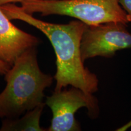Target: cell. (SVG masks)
I'll use <instances>...</instances> for the list:
<instances>
[{"instance_id":"obj_2","label":"cell","mask_w":131,"mask_h":131,"mask_svg":"<svg viewBox=\"0 0 131 131\" xmlns=\"http://www.w3.org/2000/svg\"><path fill=\"white\" fill-rule=\"evenodd\" d=\"M35 47L19 55L5 75L7 84L0 94L1 118H15L44 103V91L53 77L41 70Z\"/></svg>"},{"instance_id":"obj_4","label":"cell","mask_w":131,"mask_h":131,"mask_svg":"<svg viewBox=\"0 0 131 131\" xmlns=\"http://www.w3.org/2000/svg\"><path fill=\"white\" fill-rule=\"evenodd\" d=\"M45 103L52 112L51 124L46 129L49 131L81 130L75 114L81 107L88 109L92 119H95L99 114L97 99L73 86L69 89L55 91L52 95L47 96Z\"/></svg>"},{"instance_id":"obj_9","label":"cell","mask_w":131,"mask_h":131,"mask_svg":"<svg viewBox=\"0 0 131 131\" xmlns=\"http://www.w3.org/2000/svg\"><path fill=\"white\" fill-rule=\"evenodd\" d=\"M10 66L6 62L0 60V75H5L10 68Z\"/></svg>"},{"instance_id":"obj_1","label":"cell","mask_w":131,"mask_h":131,"mask_svg":"<svg viewBox=\"0 0 131 131\" xmlns=\"http://www.w3.org/2000/svg\"><path fill=\"white\" fill-rule=\"evenodd\" d=\"M0 8L9 19H18L34 26L51 42L57 58V72L53 77L55 91L69 85L88 94L98 91L97 76L84 66L81 58V41L87 24L79 20L66 24L47 23L35 18L14 4L3 5Z\"/></svg>"},{"instance_id":"obj_6","label":"cell","mask_w":131,"mask_h":131,"mask_svg":"<svg viewBox=\"0 0 131 131\" xmlns=\"http://www.w3.org/2000/svg\"><path fill=\"white\" fill-rule=\"evenodd\" d=\"M40 41L37 37L16 27L0 8V60L12 66L19 55Z\"/></svg>"},{"instance_id":"obj_8","label":"cell","mask_w":131,"mask_h":131,"mask_svg":"<svg viewBox=\"0 0 131 131\" xmlns=\"http://www.w3.org/2000/svg\"><path fill=\"white\" fill-rule=\"evenodd\" d=\"M118 1L123 9L131 17V0H118Z\"/></svg>"},{"instance_id":"obj_10","label":"cell","mask_w":131,"mask_h":131,"mask_svg":"<svg viewBox=\"0 0 131 131\" xmlns=\"http://www.w3.org/2000/svg\"><path fill=\"white\" fill-rule=\"evenodd\" d=\"M22 1L23 0H0V6L7 4H12L14 3H21Z\"/></svg>"},{"instance_id":"obj_7","label":"cell","mask_w":131,"mask_h":131,"mask_svg":"<svg viewBox=\"0 0 131 131\" xmlns=\"http://www.w3.org/2000/svg\"><path fill=\"white\" fill-rule=\"evenodd\" d=\"M46 103L26 112L21 118H6L0 130H46L40 126V120Z\"/></svg>"},{"instance_id":"obj_5","label":"cell","mask_w":131,"mask_h":131,"mask_svg":"<svg viewBox=\"0 0 131 131\" xmlns=\"http://www.w3.org/2000/svg\"><path fill=\"white\" fill-rule=\"evenodd\" d=\"M126 26L119 22L87 25L81 41L83 62L96 57L111 58L117 51L131 48V33Z\"/></svg>"},{"instance_id":"obj_3","label":"cell","mask_w":131,"mask_h":131,"mask_svg":"<svg viewBox=\"0 0 131 131\" xmlns=\"http://www.w3.org/2000/svg\"><path fill=\"white\" fill-rule=\"evenodd\" d=\"M21 4V9L29 14L68 16L88 26L109 22L131 23V17L118 0H23Z\"/></svg>"}]
</instances>
